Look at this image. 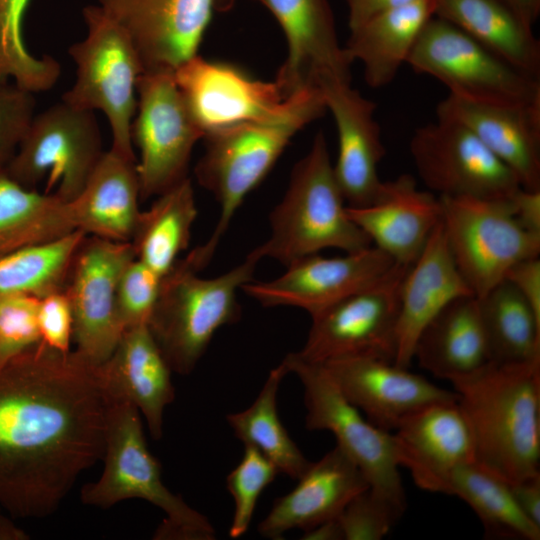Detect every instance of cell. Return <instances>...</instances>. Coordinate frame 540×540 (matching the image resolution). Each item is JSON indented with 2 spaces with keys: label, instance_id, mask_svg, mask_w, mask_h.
I'll list each match as a JSON object with an SVG mask.
<instances>
[{
  "label": "cell",
  "instance_id": "cell-1",
  "mask_svg": "<svg viewBox=\"0 0 540 540\" xmlns=\"http://www.w3.org/2000/svg\"><path fill=\"white\" fill-rule=\"evenodd\" d=\"M107 400L100 365L44 342L0 365V506L53 514L103 458Z\"/></svg>",
  "mask_w": 540,
  "mask_h": 540
},
{
  "label": "cell",
  "instance_id": "cell-2",
  "mask_svg": "<svg viewBox=\"0 0 540 540\" xmlns=\"http://www.w3.org/2000/svg\"><path fill=\"white\" fill-rule=\"evenodd\" d=\"M450 382L476 462L509 483L540 473V361H490Z\"/></svg>",
  "mask_w": 540,
  "mask_h": 540
},
{
  "label": "cell",
  "instance_id": "cell-3",
  "mask_svg": "<svg viewBox=\"0 0 540 540\" xmlns=\"http://www.w3.org/2000/svg\"><path fill=\"white\" fill-rule=\"evenodd\" d=\"M325 111L320 88L309 85L293 94L281 114L203 138L205 152L194 172L198 183L219 203L220 215L209 239L188 254L198 271L210 263L243 200L269 173L291 139Z\"/></svg>",
  "mask_w": 540,
  "mask_h": 540
},
{
  "label": "cell",
  "instance_id": "cell-4",
  "mask_svg": "<svg viewBox=\"0 0 540 540\" xmlns=\"http://www.w3.org/2000/svg\"><path fill=\"white\" fill-rule=\"evenodd\" d=\"M345 203L326 138L319 131L308 153L295 164L284 197L270 213V236L252 252L287 266L323 249L351 253L372 246L349 217Z\"/></svg>",
  "mask_w": 540,
  "mask_h": 540
},
{
  "label": "cell",
  "instance_id": "cell-5",
  "mask_svg": "<svg viewBox=\"0 0 540 540\" xmlns=\"http://www.w3.org/2000/svg\"><path fill=\"white\" fill-rule=\"evenodd\" d=\"M104 392V469L97 481L82 487V503L108 509L123 500L142 499L166 514L154 539H214L209 520L164 485L160 464L147 447L136 406L124 397Z\"/></svg>",
  "mask_w": 540,
  "mask_h": 540
},
{
  "label": "cell",
  "instance_id": "cell-6",
  "mask_svg": "<svg viewBox=\"0 0 540 540\" xmlns=\"http://www.w3.org/2000/svg\"><path fill=\"white\" fill-rule=\"evenodd\" d=\"M260 260L251 251L231 270L203 278L184 257L162 277L148 327L172 372L189 375L216 331L239 320L238 289L253 280Z\"/></svg>",
  "mask_w": 540,
  "mask_h": 540
},
{
  "label": "cell",
  "instance_id": "cell-7",
  "mask_svg": "<svg viewBox=\"0 0 540 540\" xmlns=\"http://www.w3.org/2000/svg\"><path fill=\"white\" fill-rule=\"evenodd\" d=\"M86 37L68 50L76 80L62 100L84 110H100L112 132L111 150L136 160L131 126L137 110V82L142 67L131 41L98 5L83 9Z\"/></svg>",
  "mask_w": 540,
  "mask_h": 540
},
{
  "label": "cell",
  "instance_id": "cell-8",
  "mask_svg": "<svg viewBox=\"0 0 540 540\" xmlns=\"http://www.w3.org/2000/svg\"><path fill=\"white\" fill-rule=\"evenodd\" d=\"M456 98L481 104L540 105V80L513 67L450 22L433 16L407 63Z\"/></svg>",
  "mask_w": 540,
  "mask_h": 540
},
{
  "label": "cell",
  "instance_id": "cell-9",
  "mask_svg": "<svg viewBox=\"0 0 540 540\" xmlns=\"http://www.w3.org/2000/svg\"><path fill=\"white\" fill-rule=\"evenodd\" d=\"M304 389L306 428L331 432L337 444L358 465L370 488L402 511L405 491L392 432L364 418L341 392L326 367L289 353L281 362Z\"/></svg>",
  "mask_w": 540,
  "mask_h": 540
},
{
  "label": "cell",
  "instance_id": "cell-10",
  "mask_svg": "<svg viewBox=\"0 0 540 540\" xmlns=\"http://www.w3.org/2000/svg\"><path fill=\"white\" fill-rule=\"evenodd\" d=\"M454 261L476 297L501 282L515 263L540 254V234L525 229L507 199L439 197Z\"/></svg>",
  "mask_w": 540,
  "mask_h": 540
},
{
  "label": "cell",
  "instance_id": "cell-11",
  "mask_svg": "<svg viewBox=\"0 0 540 540\" xmlns=\"http://www.w3.org/2000/svg\"><path fill=\"white\" fill-rule=\"evenodd\" d=\"M94 111L61 100L34 115L19 148L4 171L22 186L34 189L49 173L46 193L72 202L84 189L103 153Z\"/></svg>",
  "mask_w": 540,
  "mask_h": 540
},
{
  "label": "cell",
  "instance_id": "cell-12",
  "mask_svg": "<svg viewBox=\"0 0 540 540\" xmlns=\"http://www.w3.org/2000/svg\"><path fill=\"white\" fill-rule=\"evenodd\" d=\"M409 267L396 263L370 285L312 316L306 342L296 355L313 363L349 356L394 363L400 291Z\"/></svg>",
  "mask_w": 540,
  "mask_h": 540
},
{
  "label": "cell",
  "instance_id": "cell-13",
  "mask_svg": "<svg viewBox=\"0 0 540 540\" xmlns=\"http://www.w3.org/2000/svg\"><path fill=\"white\" fill-rule=\"evenodd\" d=\"M131 139L140 152L141 200L158 196L186 179L191 154L204 133L189 111L174 72L142 73Z\"/></svg>",
  "mask_w": 540,
  "mask_h": 540
},
{
  "label": "cell",
  "instance_id": "cell-14",
  "mask_svg": "<svg viewBox=\"0 0 540 540\" xmlns=\"http://www.w3.org/2000/svg\"><path fill=\"white\" fill-rule=\"evenodd\" d=\"M409 150L419 178L438 197L507 199L521 187L469 129L450 119L417 128Z\"/></svg>",
  "mask_w": 540,
  "mask_h": 540
},
{
  "label": "cell",
  "instance_id": "cell-15",
  "mask_svg": "<svg viewBox=\"0 0 540 540\" xmlns=\"http://www.w3.org/2000/svg\"><path fill=\"white\" fill-rule=\"evenodd\" d=\"M130 242L87 235L74 258L64 292L73 317V339L95 365L111 356L122 334L115 310L118 279L135 259Z\"/></svg>",
  "mask_w": 540,
  "mask_h": 540
},
{
  "label": "cell",
  "instance_id": "cell-16",
  "mask_svg": "<svg viewBox=\"0 0 540 540\" xmlns=\"http://www.w3.org/2000/svg\"><path fill=\"white\" fill-rule=\"evenodd\" d=\"M174 78L204 137L275 117L289 107L295 93L287 95L275 80L254 79L231 64L209 61L198 54L181 64Z\"/></svg>",
  "mask_w": 540,
  "mask_h": 540
},
{
  "label": "cell",
  "instance_id": "cell-17",
  "mask_svg": "<svg viewBox=\"0 0 540 540\" xmlns=\"http://www.w3.org/2000/svg\"><path fill=\"white\" fill-rule=\"evenodd\" d=\"M127 35L142 73L174 72L198 54L215 0H97Z\"/></svg>",
  "mask_w": 540,
  "mask_h": 540
},
{
  "label": "cell",
  "instance_id": "cell-18",
  "mask_svg": "<svg viewBox=\"0 0 540 540\" xmlns=\"http://www.w3.org/2000/svg\"><path fill=\"white\" fill-rule=\"evenodd\" d=\"M395 264L375 246L338 257L315 253L287 265L281 276L269 281L252 280L241 290L263 306L298 307L312 317L370 285Z\"/></svg>",
  "mask_w": 540,
  "mask_h": 540
},
{
  "label": "cell",
  "instance_id": "cell-19",
  "mask_svg": "<svg viewBox=\"0 0 540 540\" xmlns=\"http://www.w3.org/2000/svg\"><path fill=\"white\" fill-rule=\"evenodd\" d=\"M321 364L367 420L388 432L428 404L458 399L454 390L436 386L422 375L382 359L349 356Z\"/></svg>",
  "mask_w": 540,
  "mask_h": 540
},
{
  "label": "cell",
  "instance_id": "cell-20",
  "mask_svg": "<svg viewBox=\"0 0 540 540\" xmlns=\"http://www.w3.org/2000/svg\"><path fill=\"white\" fill-rule=\"evenodd\" d=\"M316 85L337 130L338 156L333 169L339 187L347 206H366L381 186L378 166L386 153L374 118L377 105L354 89L351 82L320 78Z\"/></svg>",
  "mask_w": 540,
  "mask_h": 540
},
{
  "label": "cell",
  "instance_id": "cell-21",
  "mask_svg": "<svg viewBox=\"0 0 540 540\" xmlns=\"http://www.w3.org/2000/svg\"><path fill=\"white\" fill-rule=\"evenodd\" d=\"M256 1L275 17L287 42L275 79L287 95L320 78L351 82V63L339 43L329 0Z\"/></svg>",
  "mask_w": 540,
  "mask_h": 540
},
{
  "label": "cell",
  "instance_id": "cell-22",
  "mask_svg": "<svg viewBox=\"0 0 540 540\" xmlns=\"http://www.w3.org/2000/svg\"><path fill=\"white\" fill-rule=\"evenodd\" d=\"M392 435L400 467L429 492L442 493L453 469L476 461L472 432L457 400L418 409Z\"/></svg>",
  "mask_w": 540,
  "mask_h": 540
},
{
  "label": "cell",
  "instance_id": "cell-23",
  "mask_svg": "<svg viewBox=\"0 0 540 540\" xmlns=\"http://www.w3.org/2000/svg\"><path fill=\"white\" fill-rule=\"evenodd\" d=\"M351 220L395 263L411 265L442 218L440 198L418 187L410 174L382 181L373 201L347 206Z\"/></svg>",
  "mask_w": 540,
  "mask_h": 540
},
{
  "label": "cell",
  "instance_id": "cell-24",
  "mask_svg": "<svg viewBox=\"0 0 540 540\" xmlns=\"http://www.w3.org/2000/svg\"><path fill=\"white\" fill-rule=\"evenodd\" d=\"M292 491L273 502L259 523L261 536L282 539L292 529L309 530L338 517L369 483L358 465L338 445L311 462Z\"/></svg>",
  "mask_w": 540,
  "mask_h": 540
},
{
  "label": "cell",
  "instance_id": "cell-25",
  "mask_svg": "<svg viewBox=\"0 0 540 540\" xmlns=\"http://www.w3.org/2000/svg\"><path fill=\"white\" fill-rule=\"evenodd\" d=\"M436 114L469 129L515 174L521 187L540 190V105L481 104L448 95Z\"/></svg>",
  "mask_w": 540,
  "mask_h": 540
},
{
  "label": "cell",
  "instance_id": "cell-26",
  "mask_svg": "<svg viewBox=\"0 0 540 540\" xmlns=\"http://www.w3.org/2000/svg\"><path fill=\"white\" fill-rule=\"evenodd\" d=\"M469 295L474 294L454 261L440 220L401 286L394 363L409 368L424 327L451 301Z\"/></svg>",
  "mask_w": 540,
  "mask_h": 540
},
{
  "label": "cell",
  "instance_id": "cell-27",
  "mask_svg": "<svg viewBox=\"0 0 540 540\" xmlns=\"http://www.w3.org/2000/svg\"><path fill=\"white\" fill-rule=\"evenodd\" d=\"M104 390L126 398L145 418L151 436L163 434L165 408L173 402L172 370L148 324L123 330L111 356L100 365Z\"/></svg>",
  "mask_w": 540,
  "mask_h": 540
},
{
  "label": "cell",
  "instance_id": "cell-28",
  "mask_svg": "<svg viewBox=\"0 0 540 540\" xmlns=\"http://www.w3.org/2000/svg\"><path fill=\"white\" fill-rule=\"evenodd\" d=\"M137 161L105 151L79 196L70 202L76 229L130 242L140 216Z\"/></svg>",
  "mask_w": 540,
  "mask_h": 540
},
{
  "label": "cell",
  "instance_id": "cell-29",
  "mask_svg": "<svg viewBox=\"0 0 540 540\" xmlns=\"http://www.w3.org/2000/svg\"><path fill=\"white\" fill-rule=\"evenodd\" d=\"M413 359L449 381L490 362L478 298L463 296L446 305L421 331Z\"/></svg>",
  "mask_w": 540,
  "mask_h": 540
},
{
  "label": "cell",
  "instance_id": "cell-30",
  "mask_svg": "<svg viewBox=\"0 0 540 540\" xmlns=\"http://www.w3.org/2000/svg\"><path fill=\"white\" fill-rule=\"evenodd\" d=\"M434 11V0H414L350 30L344 52L351 64L362 63L368 86L381 88L393 81Z\"/></svg>",
  "mask_w": 540,
  "mask_h": 540
},
{
  "label": "cell",
  "instance_id": "cell-31",
  "mask_svg": "<svg viewBox=\"0 0 540 540\" xmlns=\"http://www.w3.org/2000/svg\"><path fill=\"white\" fill-rule=\"evenodd\" d=\"M434 15L471 36L495 55L535 78L540 76V42L503 0H434Z\"/></svg>",
  "mask_w": 540,
  "mask_h": 540
},
{
  "label": "cell",
  "instance_id": "cell-32",
  "mask_svg": "<svg viewBox=\"0 0 540 540\" xmlns=\"http://www.w3.org/2000/svg\"><path fill=\"white\" fill-rule=\"evenodd\" d=\"M74 230L70 202L26 188L0 170V257Z\"/></svg>",
  "mask_w": 540,
  "mask_h": 540
},
{
  "label": "cell",
  "instance_id": "cell-33",
  "mask_svg": "<svg viewBox=\"0 0 540 540\" xmlns=\"http://www.w3.org/2000/svg\"><path fill=\"white\" fill-rule=\"evenodd\" d=\"M198 211L190 178L157 196L140 213L130 243L135 257L163 277L187 249Z\"/></svg>",
  "mask_w": 540,
  "mask_h": 540
},
{
  "label": "cell",
  "instance_id": "cell-34",
  "mask_svg": "<svg viewBox=\"0 0 540 540\" xmlns=\"http://www.w3.org/2000/svg\"><path fill=\"white\" fill-rule=\"evenodd\" d=\"M442 493L457 496L470 506L481 521L486 538L540 539V526L517 506L509 482L476 461L453 469Z\"/></svg>",
  "mask_w": 540,
  "mask_h": 540
},
{
  "label": "cell",
  "instance_id": "cell-35",
  "mask_svg": "<svg viewBox=\"0 0 540 540\" xmlns=\"http://www.w3.org/2000/svg\"><path fill=\"white\" fill-rule=\"evenodd\" d=\"M477 298L490 361H540V318L513 285L503 279Z\"/></svg>",
  "mask_w": 540,
  "mask_h": 540
},
{
  "label": "cell",
  "instance_id": "cell-36",
  "mask_svg": "<svg viewBox=\"0 0 540 540\" xmlns=\"http://www.w3.org/2000/svg\"><path fill=\"white\" fill-rule=\"evenodd\" d=\"M86 236L76 229L0 257V296L41 299L64 291L74 258Z\"/></svg>",
  "mask_w": 540,
  "mask_h": 540
},
{
  "label": "cell",
  "instance_id": "cell-37",
  "mask_svg": "<svg viewBox=\"0 0 540 540\" xmlns=\"http://www.w3.org/2000/svg\"><path fill=\"white\" fill-rule=\"evenodd\" d=\"M287 374V369L280 363L270 371L255 401L247 409L226 418L244 445L257 449L279 472L297 480L311 462L289 436L278 415V390Z\"/></svg>",
  "mask_w": 540,
  "mask_h": 540
},
{
  "label": "cell",
  "instance_id": "cell-38",
  "mask_svg": "<svg viewBox=\"0 0 540 540\" xmlns=\"http://www.w3.org/2000/svg\"><path fill=\"white\" fill-rule=\"evenodd\" d=\"M30 0H0V82L10 79L31 93L51 89L60 64L51 56H33L23 39V20Z\"/></svg>",
  "mask_w": 540,
  "mask_h": 540
},
{
  "label": "cell",
  "instance_id": "cell-39",
  "mask_svg": "<svg viewBox=\"0 0 540 540\" xmlns=\"http://www.w3.org/2000/svg\"><path fill=\"white\" fill-rule=\"evenodd\" d=\"M244 446L241 461L226 478L227 489L234 500L229 529V536L233 539L247 532L260 494L279 473L276 466L257 449Z\"/></svg>",
  "mask_w": 540,
  "mask_h": 540
},
{
  "label": "cell",
  "instance_id": "cell-40",
  "mask_svg": "<svg viewBox=\"0 0 540 540\" xmlns=\"http://www.w3.org/2000/svg\"><path fill=\"white\" fill-rule=\"evenodd\" d=\"M161 279L138 259L123 269L116 286L115 310L122 331L148 324L157 302Z\"/></svg>",
  "mask_w": 540,
  "mask_h": 540
},
{
  "label": "cell",
  "instance_id": "cell-41",
  "mask_svg": "<svg viewBox=\"0 0 540 540\" xmlns=\"http://www.w3.org/2000/svg\"><path fill=\"white\" fill-rule=\"evenodd\" d=\"M403 512L369 487L356 495L337 519L344 540H380Z\"/></svg>",
  "mask_w": 540,
  "mask_h": 540
},
{
  "label": "cell",
  "instance_id": "cell-42",
  "mask_svg": "<svg viewBox=\"0 0 540 540\" xmlns=\"http://www.w3.org/2000/svg\"><path fill=\"white\" fill-rule=\"evenodd\" d=\"M38 304L31 296H0V365L41 341Z\"/></svg>",
  "mask_w": 540,
  "mask_h": 540
},
{
  "label": "cell",
  "instance_id": "cell-43",
  "mask_svg": "<svg viewBox=\"0 0 540 540\" xmlns=\"http://www.w3.org/2000/svg\"><path fill=\"white\" fill-rule=\"evenodd\" d=\"M33 93L14 82H0V170L15 156L35 115Z\"/></svg>",
  "mask_w": 540,
  "mask_h": 540
},
{
  "label": "cell",
  "instance_id": "cell-44",
  "mask_svg": "<svg viewBox=\"0 0 540 540\" xmlns=\"http://www.w3.org/2000/svg\"><path fill=\"white\" fill-rule=\"evenodd\" d=\"M37 322L42 342L58 351H70L73 317L69 299L64 291L39 299Z\"/></svg>",
  "mask_w": 540,
  "mask_h": 540
},
{
  "label": "cell",
  "instance_id": "cell-45",
  "mask_svg": "<svg viewBox=\"0 0 540 540\" xmlns=\"http://www.w3.org/2000/svg\"><path fill=\"white\" fill-rule=\"evenodd\" d=\"M504 279L519 292L540 318V259L527 258L515 263Z\"/></svg>",
  "mask_w": 540,
  "mask_h": 540
},
{
  "label": "cell",
  "instance_id": "cell-46",
  "mask_svg": "<svg viewBox=\"0 0 540 540\" xmlns=\"http://www.w3.org/2000/svg\"><path fill=\"white\" fill-rule=\"evenodd\" d=\"M509 201L517 221L528 231L540 234V190L519 187Z\"/></svg>",
  "mask_w": 540,
  "mask_h": 540
},
{
  "label": "cell",
  "instance_id": "cell-47",
  "mask_svg": "<svg viewBox=\"0 0 540 540\" xmlns=\"http://www.w3.org/2000/svg\"><path fill=\"white\" fill-rule=\"evenodd\" d=\"M509 486L523 514L540 526V473L509 483Z\"/></svg>",
  "mask_w": 540,
  "mask_h": 540
},
{
  "label": "cell",
  "instance_id": "cell-48",
  "mask_svg": "<svg viewBox=\"0 0 540 540\" xmlns=\"http://www.w3.org/2000/svg\"><path fill=\"white\" fill-rule=\"evenodd\" d=\"M348 9V26L353 30L374 16L414 0H344Z\"/></svg>",
  "mask_w": 540,
  "mask_h": 540
},
{
  "label": "cell",
  "instance_id": "cell-49",
  "mask_svg": "<svg viewBox=\"0 0 540 540\" xmlns=\"http://www.w3.org/2000/svg\"><path fill=\"white\" fill-rule=\"evenodd\" d=\"M304 540H344L337 517L304 531Z\"/></svg>",
  "mask_w": 540,
  "mask_h": 540
},
{
  "label": "cell",
  "instance_id": "cell-50",
  "mask_svg": "<svg viewBox=\"0 0 540 540\" xmlns=\"http://www.w3.org/2000/svg\"><path fill=\"white\" fill-rule=\"evenodd\" d=\"M527 24L533 26L540 15V0H503Z\"/></svg>",
  "mask_w": 540,
  "mask_h": 540
},
{
  "label": "cell",
  "instance_id": "cell-51",
  "mask_svg": "<svg viewBox=\"0 0 540 540\" xmlns=\"http://www.w3.org/2000/svg\"><path fill=\"white\" fill-rule=\"evenodd\" d=\"M0 506V540H27L29 535L21 529Z\"/></svg>",
  "mask_w": 540,
  "mask_h": 540
},
{
  "label": "cell",
  "instance_id": "cell-52",
  "mask_svg": "<svg viewBox=\"0 0 540 540\" xmlns=\"http://www.w3.org/2000/svg\"><path fill=\"white\" fill-rule=\"evenodd\" d=\"M237 0H215V11L224 13L230 11Z\"/></svg>",
  "mask_w": 540,
  "mask_h": 540
}]
</instances>
